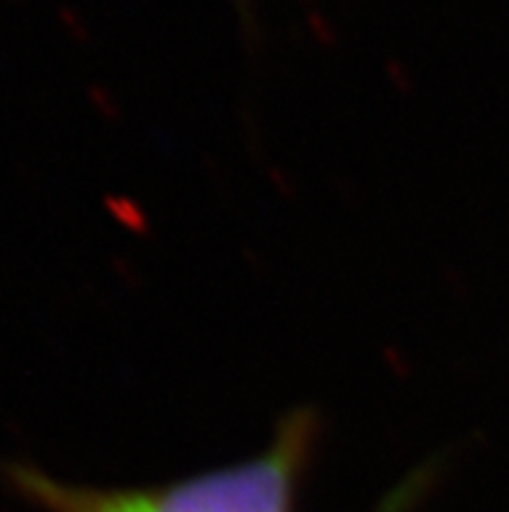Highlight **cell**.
Listing matches in <instances>:
<instances>
[{
    "label": "cell",
    "instance_id": "6da1fadb",
    "mask_svg": "<svg viewBox=\"0 0 509 512\" xmlns=\"http://www.w3.org/2000/svg\"><path fill=\"white\" fill-rule=\"evenodd\" d=\"M315 437V414L302 409L286 416L258 455L159 487H86L34 466H13L8 479L26 502L45 512H297Z\"/></svg>",
    "mask_w": 509,
    "mask_h": 512
}]
</instances>
